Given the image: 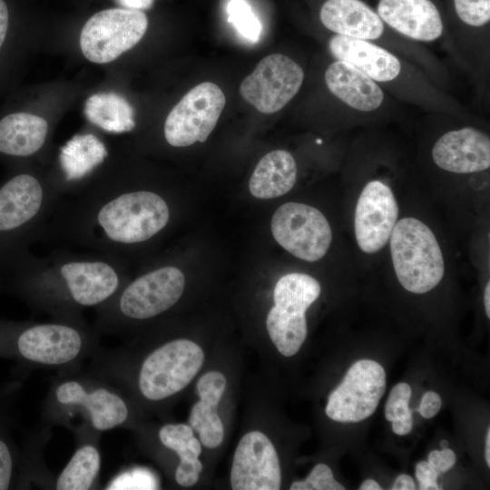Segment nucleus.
I'll return each mask as SVG.
<instances>
[{
    "label": "nucleus",
    "mask_w": 490,
    "mask_h": 490,
    "mask_svg": "<svg viewBox=\"0 0 490 490\" xmlns=\"http://www.w3.org/2000/svg\"><path fill=\"white\" fill-rule=\"evenodd\" d=\"M23 260V279L30 294L51 309L101 306L124 282L122 260L99 252L59 248Z\"/></svg>",
    "instance_id": "1"
},
{
    "label": "nucleus",
    "mask_w": 490,
    "mask_h": 490,
    "mask_svg": "<svg viewBox=\"0 0 490 490\" xmlns=\"http://www.w3.org/2000/svg\"><path fill=\"white\" fill-rule=\"evenodd\" d=\"M389 239L394 270L405 289L422 294L441 281L445 273L442 250L423 221L413 217L399 220Z\"/></svg>",
    "instance_id": "2"
},
{
    "label": "nucleus",
    "mask_w": 490,
    "mask_h": 490,
    "mask_svg": "<svg viewBox=\"0 0 490 490\" xmlns=\"http://www.w3.org/2000/svg\"><path fill=\"white\" fill-rule=\"evenodd\" d=\"M185 288L182 271L173 265H162L136 277L106 303L101 305L103 321L116 318L144 320L172 308Z\"/></svg>",
    "instance_id": "3"
},
{
    "label": "nucleus",
    "mask_w": 490,
    "mask_h": 490,
    "mask_svg": "<svg viewBox=\"0 0 490 490\" xmlns=\"http://www.w3.org/2000/svg\"><path fill=\"white\" fill-rule=\"evenodd\" d=\"M320 292L318 281L305 273L286 274L276 283L266 327L281 355L291 357L301 348L308 333L306 311Z\"/></svg>",
    "instance_id": "4"
},
{
    "label": "nucleus",
    "mask_w": 490,
    "mask_h": 490,
    "mask_svg": "<svg viewBox=\"0 0 490 490\" xmlns=\"http://www.w3.org/2000/svg\"><path fill=\"white\" fill-rule=\"evenodd\" d=\"M204 361L202 348L189 339L169 341L152 351L143 361L139 388L147 399H165L191 383Z\"/></svg>",
    "instance_id": "5"
},
{
    "label": "nucleus",
    "mask_w": 490,
    "mask_h": 490,
    "mask_svg": "<svg viewBox=\"0 0 490 490\" xmlns=\"http://www.w3.org/2000/svg\"><path fill=\"white\" fill-rule=\"evenodd\" d=\"M147 26L148 19L142 11L123 7L102 10L91 16L82 29V53L95 64L113 62L139 43Z\"/></svg>",
    "instance_id": "6"
},
{
    "label": "nucleus",
    "mask_w": 490,
    "mask_h": 490,
    "mask_svg": "<svg viewBox=\"0 0 490 490\" xmlns=\"http://www.w3.org/2000/svg\"><path fill=\"white\" fill-rule=\"evenodd\" d=\"M271 232L283 249L310 262L323 258L332 241L331 227L324 214L312 206L294 201L276 210Z\"/></svg>",
    "instance_id": "7"
},
{
    "label": "nucleus",
    "mask_w": 490,
    "mask_h": 490,
    "mask_svg": "<svg viewBox=\"0 0 490 490\" xmlns=\"http://www.w3.org/2000/svg\"><path fill=\"white\" fill-rule=\"evenodd\" d=\"M225 103V95L216 83H199L169 113L163 128L166 142L173 147L204 142L215 128Z\"/></svg>",
    "instance_id": "8"
},
{
    "label": "nucleus",
    "mask_w": 490,
    "mask_h": 490,
    "mask_svg": "<svg viewBox=\"0 0 490 490\" xmlns=\"http://www.w3.org/2000/svg\"><path fill=\"white\" fill-rule=\"evenodd\" d=\"M386 389L383 367L371 359L355 362L328 397L326 415L341 423H357L376 410Z\"/></svg>",
    "instance_id": "9"
},
{
    "label": "nucleus",
    "mask_w": 490,
    "mask_h": 490,
    "mask_svg": "<svg viewBox=\"0 0 490 490\" xmlns=\"http://www.w3.org/2000/svg\"><path fill=\"white\" fill-rule=\"evenodd\" d=\"M303 79L304 72L295 61L285 54H273L258 63L240 83V93L259 112L273 113L297 94Z\"/></svg>",
    "instance_id": "10"
},
{
    "label": "nucleus",
    "mask_w": 490,
    "mask_h": 490,
    "mask_svg": "<svg viewBox=\"0 0 490 490\" xmlns=\"http://www.w3.org/2000/svg\"><path fill=\"white\" fill-rule=\"evenodd\" d=\"M281 471L277 451L260 431L245 434L232 460L230 485L234 490H278Z\"/></svg>",
    "instance_id": "11"
},
{
    "label": "nucleus",
    "mask_w": 490,
    "mask_h": 490,
    "mask_svg": "<svg viewBox=\"0 0 490 490\" xmlns=\"http://www.w3.org/2000/svg\"><path fill=\"white\" fill-rule=\"evenodd\" d=\"M398 217L392 190L380 181H369L362 190L355 210V236L366 253L380 250L389 240Z\"/></svg>",
    "instance_id": "12"
},
{
    "label": "nucleus",
    "mask_w": 490,
    "mask_h": 490,
    "mask_svg": "<svg viewBox=\"0 0 490 490\" xmlns=\"http://www.w3.org/2000/svg\"><path fill=\"white\" fill-rule=\"evenodd\" d=\"M20 353L30 361L44 365H62L74 359L81 351L83 336L66 323L34 325L19 336Z\"/></svg>",
    "instance_id": "13"
},
{
    "label": "nucleus",
    "mask_w": 490,
    "mask_h": 490,
    "mask_svg": "<svg viewBox=\"0 0 490 490\" xmlns=\"http://www.w3.org/2000/svg\"><path fill=\"white\" fill-rule=\"evenodd\" d=\"M432 158L441 169L472 173L490 167V140L484 132L466 127L443 134L432 149Z\"/></svg>",
    "instance_id": "14"
},
{
    "label": "nucleus",
    "mask_w": 490,
    "mask_h": 490,
    "mask_svg": "<svg viewBox=\"0 0 490 490\" xmlns=\"http://www.w3.org/2000/svg\"><path fill=\"white\" fill-rule=\"evenodd\" d=\"M380 19L411 39L431 42L443 32L441 15L431 0H380Z\"/></svg>",
    "instance_id": "15"
},
{
    "label": "nucleus",
    "mask_w": 490,
    "mask_h": 490,
    "mask_svg": "<svg viewBox=\"0 0 490 490\" xmlns=\"http://www.w3.org/2000/svg\"><path fill=\"white\" fill-rule=\"evenodd\" d=\"M328 47L336 59L350 64L374 81H392L401 71L395 55L368 40L335 34Z\"/></svg>",
    "instance_id": "16"
},
{
    "label": "nucleus",
    "mask_w": 490,
    "mask_h": 490,
    "mask_svg": "<svg viewBox=\"0 0 490 490\" xmlns=\"http://www.w3.org/2000/svg\"><path fill=\"white\" fill-rule=\"evenodd\" d=\"M319 18L328 30L344 36L375 40L384 32L377 13L361 0H327Z\"/></svg>",
    "instance_id": "17"
},
{
    "label": "nucleus",
    "mask_w": 490,
    "mask_h": 490,
    "mask_svg": "<svg viewBox=\"0 0 490 490\" xmlns=\"http://www.w3.org/2000/svg\"><path fill=\"white\" fill-rule=\"evenodd\" d=\"M226 387V378L218 371L205 373L197 382L200 401L191 407L189 424L198 432L201 443L208 448L219 446L224 437L217 407Z\"/></svg>",
    "instance_id": "18"
},
{
    "label": "nucleus",
    "mask_w": 490,
    "mask_h": 490,
    "mask_svg": "<svg viewBox=\"0 0 490 490\" xmlns=\"http://www.w3.org/2000/svg\"><path fill=\"white\" fill-rule=\"evenodd\" d=\"M55 395L62 404L83 406L90 413L93 426L99 431L113 429L122 424L128 416L124 401L105 388L89 393L80 383L67 381L57 387Z\"/></svg>",
    "instance_id": "19"
},
{
    "label": "nucleus",
    "mask_w": 490,
    "mask_h": 490,
    "mask_svg": "<svg viewBox=\"0 0 490 490\" xmlns=\"http://www.w3.org/2000/svg\"><path fill=\"white\" fill-rule=\"evenodd\" d=\"M325 81L334 95L356 110L371 112L383 102V92L375 81L348 63H332L325 73Z\"/></svg>",
    "instance_id": "20"
},
{
    "label": "nucleus",
    "mask_w": 490,
    "mask_h": 490,
    "mask_svg": "<svg viewBox=\"0 0 490 490\" xmlns=\"http://www.w3.org/2000/svg\"><path fill=\"white\" fill-rule=\"evenodd\" d=\"M45 119L18 112L0 120V153L12 157H29L40 152L48 137Z\"/></svg>",
    "instance_id": "21"
},
{
    "label": "nucleus",
    "mask_w": 490,
    "mask_h": 490,
    "mask_svg": "<svg viewBox=\"0 0 490 490\" xmlns=\"http://www.w3.org/2000/svg\"><path fill=\"white\" fill-rule=\"evenodd\" d=\"M297 179L293 156L285 150H275L264 155L252 172L249 189L258 199L277 198L289 192Z\"/></svg>",
    "instance_id": "22"
},
{
    "label": "nucleus",
    "mask_w": 490,
    "mask_h": 490,
    "mask_svg": "<svg viewBox=\"0 0 490 490\" xmlns=\"http://www.w3.org/2000/svg\"><path fill=\"white\" fill-rule=\"evenodd\" d=\"M83 112L89 122L106 132H124L135 127L132 105L115 93L90 96L85 102Z\"/></svg>",
    "instance_id": "23"
},
{
    "label": "nucleus",
    "mask_w": 490,
    "mask_h": 490,
    "mask_svg": "<svg viewBox=\"0 0 490 490\" xmlns=\"http://www.w3.org/2000/svg\"><path fill=\"white\" fill-rule=\"evenodd\" d=\"M106 149L93 134L75 135L61 149L60 163L68 182L75 181L101 164Z\"/></svg>",
    "instance_id": "24"
},
{
    "label": "nucleus",
    "mask_w": 490,
    "mask_h": 490,
    "mask_svg": "<svg viewBox=\"0 0 490 490\" xmlns=\"http://www.w3.org/2000/svg\"><path fill=\"white\" fill-rule=\"evenodd\" d=\"M100 469V454L91 445L80 447L59 475L58 490L90 489Z\"/></svg>",
    "instance_id": "25"
},
{
    "label": "nucleus",
    "mask_w": 490,
    "mask_h": 490,
    "mask_svg": "<svg viewBox=\"0 0 490 490\" xmlns=\"http://www.w3.org/2000/svg\"><path fill=\"white\" fill-rule=\"evenodd\" d=\"M163 446L175 451L180 462L193 461L201 453V442L194 436L193 429L185 424H168L159 431Z\"/></svg>",
    "instance_id": "26"
},
{
    "label": "nucleus",
    "mask_w": 490,
    "mask_h": 490,
    "mask_svg": "<svg viewBox=\"0 0 490 490\" xmlns=\"http://www.w3.org/2000/svg\"><path fill=\"white\" fill-rule=\"evenodd\" d=\"M226 12L228 21L244 39L250 43L259 41L262 25L246 0H230Z\"/></svg>",
    "instance_id": "27"
},
{
    "label": "nucleus",
    "mask_w": 490,
    "mask_h": 490,
    "mask_svg": "<svg viewBox=\"0 0 490 490\" xmlns=\"http://www.w3.org/2000/svg\"><path fill=\"white\" fill-rule=\"evenodd\" d=\"M290 490H344L345 487L336 481L332 470L326 464H318L302 481L291 484Z\"/></svg>",
    "instance_id": "28"
},
{
    "label": "nucleus",
    "mask_w": 490,
    "mask_h": 490,
    "mask_svg": "<svg viewBox=\"0 0 490 490\" xmlns=\"http://www.w3.org/2000/svg\"><path fill=\"white\" fill-rule=\"evenodd\" d=\"M456 12L465 24L482 26L490 20V0H454Z\"/></svg>",
    "instance_id": "29"
},
{
    "label": "nucleus",
    "mask_w": 490,
    "mask_h": 490,
    "mask_svg": "<svg viewBox=\"0 0 490 490\" xmlns=\"http://www.w3.org/2000/svg\"><path fill=\"white\" fill-rule=\"evenodd\" d=\"M411 394V387L407 383L401 382L394 386L385 407V416L388 421L412 416L413 410L408 406Z\"/></svg>",
    "instance_id": "30"
},
{
    "label": "nucleus",
    "mask_w": 490,
    "mask_h": 490,
    "mask_svg": "<svg viewBox=\"0 0 490 490\" xmlns=\"http://www.w3.org/2000/svg\"><path fill=\"white\" fill-rule=\"evenodd\" d=\"M156 479L149 471L135 470L119 476L108 489H155Z\"/></svg>",
    "instance_id": "31"
},
{
    "label": "nucleus",
    "mask_w": 490,
    "mask_h": 490,
    "mask_svg": "<svg viewBox=\"0 0 490 490\" xmlns=\"http://www.w3.org/2000/svg\"><path fill=\"white\" fill-rule=\"evenodd\" d=\"M202 470V464L199 459L180 462L175 471L176 482L181 486H191L195 485Z\"/></svg>",
    "instance_id": "32"
},
{
    "label": "nucleus",
    "mask_w": 490,
    "mask_h": 490,
    "mask_svg": "<svg viewBox=\"0 0 490 490\" xmlns=\"http://www.w3.org/2000/svg\"><path fill=\"white\" fill-rule=\"evenodd\" d=\"M416 477L420 490H438L437 477L439 474L426 461L418 462L416 466Z\"/></svg>",
    "instance_id": "33"
},
{
    "label": "nucleus",
    "mask_w": 490,
    "mask_h": 490,
    "mask_svg": "<svg viewBox=\"0 0 490 490\" xmlns=\"http://www.w3.org/2000/svg\"><path fill=\"white\" fill-rule=\"evenodd\" d=\"M456 461L455 452L449 448L433 450L428 455V463L438 473H446L450 470Z\"/></svg>",
    "instance_id": "34"
},
{
    "label": "nucleus",
    "mask_w": 490,
    "mask_h": 490,
    "mask_svg": "<svg viewBox=\"0 0 490 490\" xmlns=\"http://www.w3.org/2000/svg\"><path fill=\"white\" fill-rule=\"evenodd\" d=\"M442 400L435 391L426 392L416 411L426 419L434 417L440 410Z\"/></svg>",
    "instance_id": "35"
},
{
    "label": "nucleus",
    "mask_w": 490,
    "mask_h": 490,
    "mask_svg": "<svg viewBox=\"0 0 490 490\" xmlns=\"http://www.w3.org/2000/svg\"><path fill=\"white\" fill-rule=\"evenodd\" d=\"M12 474V458L8 447L0 440V490L8 488Z\"/></svg>",
    "instance_id": "36"
},
{
    "label": "nucleus",
    "mask_w": 490,
    "mask_h": 490,
    "mask_svg": "<svg viewBox=\"0 0 490 490\" xmlns=\"http://www.w3.org/2000/svg\"><path fill=\"white\" fill-rule=\"evenodd\" d=\"M11 23L10 9L5 0H0V52L7 39Z\"/></svg>",
    "instance_id": "37"
},
{
    "label": "nucleus",
    "mask_w": 490,
    "mask_h": 490,
    "mask_svg": "<svg viewBox=\"0 0 490 490\" xmlns=\"http://www.w3.org/2000/svg\"><path fill=\"white\" fill-rule=\"evenodd\" d=\"M413 426L412 416H407L392 421V430L395 434L405 436L408 434Z\"/></svg>",
    "instance_id": "38"
},
{
    "label": "nucleus",
    "mask_w": 490,
    "mask_h": 490,
    "mask_svg": "<svg viewBox=\"0 0 490 490\" xmlns=\"http://www.w3.org/2000/svg\"><path fill=\"white\" fill-rule=\"evenodd\" d=\"M392 490H415L416 485L413 478L407 475V474H401L399 475L393 485L391 486Z\"/></svg>",
    "instance_id": "39"
},
{
    "label": "nucleus",
    "mask_w": 490,
    "mask_h": 490,
    "mask_svg": "<svg viewBox=\"0 0 490 490\" xmlns=\"http://www.w3.org/2000/svg\"><path fill=\"white\" fill-rule=\"evenodd\" d=\"M116 2L123 8L142 11L149 9L153 0H116Z\"/></svg>",
    "instance_id": "40"
},
{
    "label": "nucleus",
    "mask_w": 490,
    "mask_h": 490,
    "mask_svg": "<svg viewBox=\"0 0 490 490\" xmlns=\"http://www.w3.org/2000/svg\"><path fill=\"white\" fill-rule=\"evenodd\" d=\"M360 490H381L382 487L379 485L377 482H376L373 479H367L364 481L360 487Z\"/></svg>",
    "instance_id": "41"
},
{
    "label": "nucleus",
    "mask_w": 490,
    "mask_h": 490,
    "mask_svg": "<svg viewBox=\"0 0 490 490\" xmlns=\"http://www.w3.org/2000/svg\"><path fill=\"white\" fill-rule=\"evenodd\" d=\"M485 309L487 318H490V282H487L484 293Z\"/></svg>",
    "instance_id": "42"
},
{
    "label": "nucleus",
    "mask_w": 490,
    "mask_h": 490,
    "mask_svg": "<svg viewBox=\"0 0 490 490\" xmlns=\"http://www.w3.org/2000/svg\"><path fill=\"white\" fill-rule=\"evenodd\" d=\"M485 459L489 467L490 466V428L489 427L487 429L486 436H485Z\"/></svg>",
    "instance_id": "43"
},
{
    "label": "nucleus",
    "mask_w": 490,
    "mask_h": 490,
    "mask_svg": "<svg viewBox=\"0 0 490 490\" xmlns=\"http://www.w3.org/2000/svg\"><path fill=\"white\" fill-rule=\"evenodd\" d=\"M440 446H441L442 448H446L447 446H448V443H447L446 440H442V441L440 442Z\"/></svg>",
    "instance_id": "44"
}]
</instances>
